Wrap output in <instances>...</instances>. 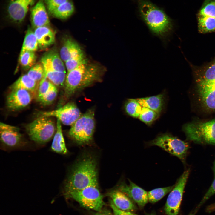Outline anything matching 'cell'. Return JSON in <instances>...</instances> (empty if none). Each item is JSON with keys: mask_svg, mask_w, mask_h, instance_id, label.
<instances>
[{"mask_svg": "<svg viewBox=\"0 0 215 215\" xmlns=\"http://www.w3.org/2000/svg\"><path fill=\"white\" fill-rule=\"evenodd\" d=\"M97 162L91 154H83L73 165L65 182L63 194L91 186L98 185Z\"/></svg>", "mask_w": 215, "mask_h": 215, "instance_id": "1", "label": "cell"}, {"mask_svg": "<svg viewBox=\"0 0 215 215\" xmlns=\"http://www.w3.org/2000/svg\"><path fill=\"white\" fill-rule=\"evenodd\" d=\"M105 69L98 63L88 60L67 72L64 82V96L68 98L77 91L99 81Z\"/></svg>", "mask_w": 215, "mask_h": 215, "instance_id": "2", "label": "cell"}, {"mask_svg": "<svg viewBox=\"0 0 215 215\" xmlns=\"http://www.w3.org/2000/svg\"><path fill=\"white\" fill-rule=\"evenodd\" d=\"M140 15L153 34L162 38L171 33L173 28L172 19L163 10L148 0H138Z\"/></svg>", "mask_w": 215, "mask_h": 215, "instance_id": "3", "label": "cell"}, {"mask_svg": "<svg viewBox=\"0 0 215 215\" xmlns=\"http://www.w3.org/2000/svg\"><path fill=\"white\" fill-rule=\"evenodd\" d=\"M197 92L201 104L208 112L215 111V63L198 77Z\"/></svg>", "mask_w": 215, "mask_h": 215, "instance_id": "4", "label": "cell"}, {"mask_svg": "<svg viewBox=\"0 0 215 215\" xmlns=\"http://www.w3.org/2000/svg\"><path fill=\"white\" fill-rule=\"evenodd\" d=\"M183 130L188 140L195 143L215 146V119L187 123L184 125Z\"/></svg>", "mask_w": 215, "mask_h": 215, "instance_id": "5", "label": "cell"}, {"mask_svg": "<svg viewBox=\"0 0 215 215\" xmlns=\"http://www.w3.org/2000/svg\"><path fill=\"white\" fill-rule=\"evenodd\" d=\"M95 125L94 111L89 110L71 125L68 136L79 145L88 144L93 139Z\"/></svg>", "mask_w": 215, "mask_h": 215, "instance_id": "6", "label": "cell"}, {"mask_svg": "<svg viewBox=\"0 0 215 215\" xmlns=\"http://www.w3.org/2000/svg\"><path fill=\"white\" fill-rule=\"evenodd\" d=\"M26 130L32 140L44 145L53 137L56 125L51 117L40 116L27 125Z\"/></svg>", "mask_w": 215, "mask_h": 215, "instance_id": "7", "label": "cell"}, {"mask_svg": "<svg viewBox=\"0 0 215 215\" xmlns=\"http://www.w3.org/2000/svg\"><path fill=\"white\" fill-rule=\"evenodd\" d=\"M63 195L67 199H71L76 201L86 209L96 212L101 211L105 204L98 186H90Z\"/></svg>", "mask_w": 215, "mask_h": 215, "instance_id": "8", "label": "cell"}, {"mask_svg": "<svg viewBox=\"0 0 215 215\" xmlns=\"http://www.w3.org/2000/svg\"><path fill=\"white\" fill-rule=\"evenodd\" d=\"M149 146H157L171 154L177 157L184 164L186 163L189 144L169 133L162 134L147 143Z\"/></svg>", "mask_w": 215, "mask_h": 215, "instance_id": "9", "label": "cell"}, {"mask_svg": "<svg viewBox=\"0 0 215 215\" xmlns=\"http://www.w3.org/2000/svg\"><path fill=\"white\" fill-rule=\"evenodd\" d=\"M190 173L188 168L185 171L177 180L170 192L164 210L166 215H178L184 189Z\"/></svg>", "mask_w": 215, "mask_h": 215, "instance_id": "10", "label": "cell"}, {"mask_svg": "<svg viewBox=\"0 0 215 215\" xmlns=\"http://www.w3.org/2000/svg\"><path fill=\"white\" fill-rule=\"evenodd\" d=\"M36 0H6L4 7L6 17L10 21L19 24L24 20L28 10Z\"/></svg>", "mask_w": 215, "mask_h": 215, "instance_id": "11", "label": "cell"}, {"mask_svg": "<svg viewBox=\"0 0 215 215\" xmlns=\"http://www.w3.org/2000/svg\"><path fill=\"white\" fill-rule=\"evenodd\" d=\"M40 114V116L56 117L64 125L71 126L82 115L75 104L72 102L57 109L41 112Z\"/></svg>", "mask_w": 215, "mask_h": 215, "instance_id": "12", "label": "cell"}, {"mask_svg": "<svg viewBox=\"0 0 215 215\" xmlns=\"http://www.w3.org/2000/svg\"><path fill=\"white\" fill-rule=\"evenodd\" d=\"M0 139L3 146L13 149L24 146L22 134L17 127L1 122L0 124Z\"/></svg>", "mask_w": 215, "mask_h": 215, "instance_id": "13", "label": "cell"}, {"mask_svg": "<svg viewBox=\"0 0 215 215\" xmlns=\"http://www.w3.org/2000/svg\"><path fill=\"white\" fill-rule=\"evenodd\" d=\"M129 184L122 182L117 189L126 194L141 208H143L148 201L147 191L128 179Z\"/></svg>", "mask_w": 215, "mask_h": 215, "instance_id": "14", "label": "cell"}, {"mask_svg": "<svg viewBox=\"0 0 215 215\" xmlns=\"http://www.w3.org/2000/svg\"><path fill=\"white\" fill-rule=\"evenodd\" d=\"M32 99L31 93L26 90L23 89L12 90L7 97V107L12 111L19 110L28 106Z\"/></svg>", "mask_w": 215, "mask_h": 215, "instance_id": "15", "label": "cell"}, {"mask_svg": "<svg viewBox=\"0 0 215 215\" xmlns=\"http://www.w3.org/2000/svg\"><path fill=\"white\" fill-rule=\"evenodd\" d=\"M44 0H39L30 10V19L32 27L36 28L49 26L50 21L48 12Z\"/></svg>", "mask_w": 215, "mask_h": 215, "instance_id": "16", "label": "cell"}, {"mask_svg": "<svg viewBox=\"0 0 215 215\" xmlns=\"http://www.w3.org/2000/svg\"><path fill=\"white\" fill-rule=\"evenodd\" d=\"M107 196L115 206L120 210L132 212L137 210V207L132 200L117 189L109 192Z\"/></svg>", "mask_w": 215, "mask_h": 215, "instance_id": "17", "label": "cell"}, {"mask_svg": "<svg viewBox=\"0 0 215 215\" xmlns=\"http://www.w3.org/2000/svg\"><path fill=\"white\" fill-rule=\"evenodd\" d=\"M59 53L55 49L45 53L42 57L41 62L44 69L66 72V67Z\"/></svg>", "mask_w": 215, "mask_h": 215, "instance_id": "18", "label": "cell"}, {"mask_svg": "<svg viewBox=\"0 0 215 215\" xmlns=\"http://www.w3.org/2000/svg\"><path fill=\"white\" fill-rule=\"evenodd\" d=\"M36 37L39 47L45 49L53 44L55 39V34L49 26L38 27L34 31Z\"/></svg>", "mask_w": 215, "mask_h": 215, "instance_id": "19", "label": "cell"}, {"mask_svg": "<svg viewBox=\"0 0 215 215\" xmlns=\"http://www.w3.org/2000/svg\"><path fill=\"white\" fill-rule=\"evenodd\" d=\"M83 51L79 44L69 37L65 38L59 53L60 57L64 62Z\"/></svg>", "mask_w": 215, "mask_h": 215, "instance_id": "20", "label": "cell"}, {"mask_svg": "<svg viewBox=\"0 0 215 215\" xmlns=\"http://www.w3.org/2000/svg\"><path fill=\"white\" fill-rule=\"evenodd\" d=\"M163 94L151 96L136 99L142 107L149 108L158 113L162 110L164 103Z\"/></svg>", "mask_w": 215, "mask_h": 215, "instance_id": "21", "label": "cell"}, {"mask_svg": "<svg viewBox=\"0 0 215 215\" xmlns=\"http://www.w3.org/2000/svg\"><path fill=\"white\" fill-rule=\"evenodd\" d=\"M56 125V130L53 137L51 149L57 153L65 155L67 153L68 151L62 133L61 122L57 119Z\"/></svg>", "mask_w": 215, "mask_h": 215, "instance_id": "22", "label": "cell"}, {"mask_svg": "<svg viewBox=\"0 0 215 215\" xmlns=\"http://www.w3.org/2000/svg\"><path fill=\"white\" fill-rule=\"evenodd\" d=\"M27 74L23 75L19 77L10 86L11 90L23 89L26 90L31 93L37 90L39 85Z\"/></svg>", "mask_w": 215, "mask_h": 215, "instance_id": "23", "label": "cell"}, {"mask_svg": "<svg viewBox=\"0 0 215 215\" xmlns=\"http://www.w3.org/2000/svg\"><path fill=\"white\" fill-rule=\"evenodd\" d=\"M74 9L73 3L69 0L56 8L49 14L55 18L66 19L72 15Z\"/></svg>", "mask_w": 215, "mask_h": 215, "instance_id": "24", "label": "cell"}, {"mask_svg": "<svg viewBox=\"0 0 215 215\" xmlns=\"http://www.w3.org/2000/svg\"><path fill=\"white\" fill-rule=\"evenodd\" d=\"M38 47L37 40L34 32L29 27L27 31L20 53L27 51L35 52Z\"/></svg>", "mask_w": 215, "mask_h": 215, "instance_id": "25", "label": "cell"}, {"mask_svg": "<svg viewBox=\"0 0 215 215\" xmlns=\"http://www.w3.org/2000/svg\"><path fill=\"white\" fill-rule=\"evenodd\" d=\"M199 30L202 33L215 31V18L197 15Z\"/></svg>", "mask_w": 215, "mask_h": 215, "instance_id": "26", "label": "cell"}, {"mask_svg": "<svg viewBox=\"0 0 215 215\" xmlns=\"http://www.w3.org/2000/svg\"><path fill=\"white\" fill-rule=\"evenodd\" d=\"M44 69V76L54 85L57 87L62 86L64 85L66 75V72Z\"/></svg>", "mask_w": 215, "mask_h": 215, "instance_id": "27", "label": "cell"}, {"mask_svg": "<svg viewBox=\"0 0 215 215\" xmlns=\"http://www.w3.org/2000/svg\"><path fill=\"white\" fill-rule=\"evenodd\" d=\"M36 58L35 52L26 51L20 54L19 63L24 70L30 69L36 64Z\"/></svg>", "mask_w": 215, "mask_h": 215, "instance_id": "28", "label": "cell"}, {"mask_svg": "<svg viewBox=\"0 0 215 215\" xmlns=\"http://www.w3.org/2000/svg\"><path fill=\"white\" fill-rule=\"evenodd\" d=\"M174 185L165 187L153 189L148 192V201L153 203L162 199L173 188Z\"/></svg>", "mask_w": 215, "mask_h": 215, "instance_id": "29", "label": "cell"}, {"mask_svg": "<svg viewBox=\"0 0 215 215\" xmlns=\"http://www.w3.org/2000/svg\"><path fill=\"white\" fill-rule=\"evenodd\" d=\"M125 109L129 116L135 118L139 117L142 107L136 99H128L125 104Z\"/></svg>", "mask_w": 215, "mask_h": 215, "instance_id": "30", "label": "cell"}, {"mask_svg": "<svg viewBox=\"0 0 215 215\" xmlns=\"http://www.w3.org/2000/svg\"><path fill=\"white\" fill-rule=\"evenodd\" d=\"M87 61L83 51L78 54L65 62L67 72L73 70Z\"/></svg>", "mask_w": 215, "mask_h": 215, "instance_id": "31", "label": "cell"}, {"mask_svg": "<svg viewBox=\"0 0 215 215\" xmlns=\"http://www.w3.org/2000/svg\"><path fill=\"white\" fill-rule=\"evenodd\" d=\"M159 113L148 108L142 107L139 119L146 125H150L158 117Z\"/></svg>", "mask_w": 215, "mask_h": 215, "instance_id": "32", "label": "cell"}, {"mask_svg": "<svg viewBox=\"0 0 215 215\" xmlns=\"http://www.w3.org/2000/svg\"><path fill=\"white\" fill-rule=\"evenodd\" d=\"M197 15L215 18V0H205Z\"/></svg>", "mask_w": 215, "mask_h": 215, "instance_id": "33", "label": "cell"}, {"mask_svg": "<svg viewBox=\"0 0 215 215\" xmlns=\"http://www.w3.org/2000/svg\"><path fill=\"white\" fill-rule=\"evenodd\" d=\"M27 74L32 79L39 83L44 76L43 66L41 62L37 63L29 69Z\"/></svg>", "mask_w": 215, "mask_h": 215, "instance_id": "34", "label": "cell"}, {"mask_svg": "<svg viewBox=\"0 0 215 215\" xmlns=\"http://www.w3.org/2000/svg\"><path fill=\"white\" fill-rule=\"evenodd\" d=\"M56 86L44 76L39 82L37 90V99L42 97Z\"/></svg>", "mask_w": 215, "mask_h": 215, "instance_id": "35", "label": "cell"}, {"mask_svg": "<svg viewBox=\"0 0 215 215\" xmlns=\"http://www.w3.org/2000/svg\"><path fill=\"white\" fill-rule=\"evenodd\" d=\"M57 93L58 89L57 87L56 86L38 100L43 105H50L55 99Z\"/></svg>", "mask_w": 215, "mask_h": 215, "instance_id": "36", "label": "cell"}, {"mask_svg": "<svg viewBox=\"0 0 215 215\" xmlns=\"http://www.w3.org/2000/svg\"><path fill=\"white\" fill-rule=\"evenodd\" d=\"M212 170L214 173V178L213 181L206 192L202 200L197 206L196 207L199 209L200 207L210 197L215 194V158L213 162Z\"/></svg>", "mask_w": 215, "mask_h": 215, "instance_id": "37", "label": "cell"}, {"mask_svg": "<svg viewBox=\"0 0 215 215\" xmlns=\"http://www.w3.org/2000/svg\"><path fill=\"white\" fill-rule=\"evenodd\" d=\"M69 0H44L48 13L50 14L56 8Z\"/></svg>", "mask_w": 215, "mask_h": 215, "instance_id": "38", "label": "cell"}, {"mask_svg": "<svg viewBox=\"0 0 215 215\" xmlns=\"http://www.w3.org/2000/svg\"><path fill=\"white\" fill-rule=\"evenodd\" d=\"M110 205L114 215H137L133 212L120 210L117 208L110 199Z\"/></svg>", "mask_w": 215, "mask_h": 215, "instance_id": "39", "label": "cell"}, {"mask_svg": "<svg viewBox=\"0 0 215 215\" xmlns=\"http://www.w3.org/2000/svg\"><path fill=\"white\" fill-rule=\"evenodd\" d=\"M91 215H114L109 210L106 209H102L99 212H95L92 213Z\"/></svg>", "mask_w": 215, "mask_h": 215, "instance_id": "40", "label": "cell"}, {"mask_svg": "<svg viewBox=\"0 0 215 215\" xmlns=\"http://www.w3.org/2000/svg\"><path fill=\"white\" fill-rule=\"evenodd\" d=\"M209 209L211 211H215V203L209 206Z\"/></svg>", "mask_w": 215, "mask_h": 215, "instance_id": "41", "label": "cell"}, {"mask_svg": "<svg viewBox=\"0 0 215 215\" xmlns=\"http://www.w3.org/2000/svg\"><path fill=\"white\" fill-rule=\"evenodd\" d=\"M198 210V209L196 208V209L194 210V211L188 215H195L196 213L197 212Z\"/></svg>", "mask_w": 215, "mask_h": 215, "instance_id": "42", "label": "cell"}, {"mask_svg": "<svg viewBox=\"0 0 215 215\" xmlns=\"http://www.w3.org/2000/svg\"><path fill=\"white\" fill-rule=\"evenodd\" d=\"M147 215H156L155 213H151L150 214H148Z\"/></svg>", "mask_w": 215, "mask_h": 215, "instance_id": "43", "label": "cell"}]
</instances>
